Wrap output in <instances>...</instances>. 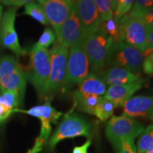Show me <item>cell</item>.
Wrapping results in <instances>:
<instances>
[{"mask_svg":"<svg viewBox=\"0 0 153 153\" xmlns=\"http://www.w3.org/2000/svg\"><path fill=\"white\" fill-rule=\"evenodd\" d=\"M70 48L62 90L70 89L83 81L89 74L90 66L85 48V40L73 44Z\"/></svg>","mask_w":153,"mask_h":153,"instance_id":"obj_1","label":"cell"},{"mask_svg":"<svg viewBox=\"0 0 153 153\" xmlns=\"http://www.w3.org/2000/svg\"><path fill=\"white\" fill-rule=\"evenodd\" d=\"M70 48L55 42L50 51L51 73L44 99L50 100L63 89Z\"/></svg>","mask_w":153,"mask_h":153,"instance_id":"obj_2","label":"cell"},{"mask_svg":"<svg viewBox=\"0 0 153 153\" xmlns=\"http://www.w3.org/2000/svg\"><path fill=\"white\" fill-rule=\"evenodd\" d=\"M90 123L75 113L70 111L65 115L56 130L48 141V148L53 149L57 143L67 138L91 135Z\"/></svg>","mask_w":153,"mask_h":153,"instance_id":"obj_3","label":"cell"},{"mask_svg":"<svg viewBox=\"0 0 153 153\" xmlns=\"http://www.w3.org/2000/svg\"><path fill=\"white\" fill-rule=\"evenodd\" d=\"M16 111L24 113L33 116L41 120V133L36 140L33 148L27 153H38L43 149L44 145L48 141L52 131V123H56L57 120L62 116V112L57 111L51 104V101L47 100L42 105H38L28 110L16 109Z\"/></svg>","mask_w":153,"mask_h":153,"instance_id":"obj_4","label":"cell"},{"mask_svg":"<svg viewBox=\"0 0 153 153\" xmlns=\"http://www.w3.org/2000/svg\"><path fill=\"white\" fill-rule=\"evenodd\" d=\"M29 80L40 99H44L51 73V55L48 49L33 45L30 51Z\"/></svg>","mask_w":153,"mask_h":153,"instance_id":"obj_5","label":"cell"},{"mask_svg":"<svg viewBox=\"0 0 153 153\" xmlns=\"http://www.w3.org/2000/svg\"><path fill=\"white\" fill-rule=\"evenodd\" d=\"M0 84L1 93L15 91L23 100L26 87V77L14 57L5 55L0 59Z\"/></svg>","mask_w":153,"mask_h":153,"instance_id":"obj_6","label":"cell"},{"mask_svg":"<svg viewBox=\"0 0 153 153\" xmlns=\"http://www.w3.org/2000/svg\"><path fill=\"white\" fill-rule=\"evenodd\" d=\"M145 128L140 122L125 114L113 116L106 127V135L114 147L125 139L135 140L140 136Z\"/></svg>","mask_w":153,"mask_h":153,"instance_id":"obj_7","label":"cell"},{"mask_svg":"<svg viewBox=\"0 0 153 153\" xmlns=\"http://www.w3.org/2000/svg\"><path fill=\"white\" fill-rule=\"evenodd\" d=\"M145 58V55L140 51L120 41L113 44L107 62L113 66L127 69L133 73L140 75Z\"/></svg>","mask_w":153,"mask_h":153,"instance_id":"obj_8","label":"cell"},{"mask_svg":"<svg viewBox=\"0 0 153 153\" xmlns=\"http://www.w3.org/2000/svg\"><path fill=\"white\" fill-rule=\"evenodd\" d=\"M120 41L145 53L147 49L148 30L140 16L128 13L118 22Z\"/></svg>","mask_w":153,"mask_h":153,"instance_id":"obj_9","label":"cell"},{"mask_svg":"<svg viewBox=\"0 0 153 153\" xmlns=\"http://www.w3.org/2000/svg\"><path fill=\"white\" fill-rule=\"evenodd\" d=\"M114 41L102 28L91 33L85 40V48L89 64L94 70L103 68L108 60Z\"/></svg>","mask_w":153,"mask_h":153,"instance_id":"obj_10","label":"cell"},{"mask_svg":"<svg viewBox=\"0 0 153 153\" xmlns=\"http://www.w3.org/2000/svg\"><path fill=\"white\" fill-rule=\"evenodd\" d=\"M16 11V7H9L2 14L0 26V43L16 55H22L25 51L21 47L15 29Z\"/></svg>","mask_w":153,"mask_h":153,"instance_id":"obj_11","label":"cell"},{"mask_svg":"<svg viewBox=\"0 0 153 153\" xmlns=\"http://www.w3.org/2000/svg\"><path fill=\"white\" fill-rule=\"evenodd\" d=\"M38 2L43 7L55 33L68 18L75 3L74 0H38Z\"/></svg>","mask_w":153,"mask_h":153,"instance_id":"obj_12","label":"cell"},{"mask_svg":"<svg viewBox=\"0 0 153 153\" xmlns=\"http://www.w3.org/2000/svg\"><path fill=\"white\" fill-rule=\"evenodd\" d=\"M74 6L86 39L88 36L100 28L103 21L94 0H76Z\"/></svg>","mask_w":153,"mask_h":153,"instance_id":"obj_13","label":"cell"},{"mask_svg":"<svg viewBox=\"0 0 153 153\" xmlns=\"http://www.w3.org/2000/svg\"><path fill=\"white\" fill-rule=\"evenodd\" d=\"M55 36L57 38V43L68 48L71 47L77 42L85 40L81 23L74 5L68 18L60 26Z\"/></svg>","mask_w":153,"mask_h":153,"instance_id":"obj_14","label":"cell"},{"mask_svg":"<svg viewBox=\"0 0 153 153\" xmlns=\"http://www.w3.org/2000/svg\"><path fill=\"white\" fill-rule=\"evenodd\" d=\"M123 107V114L129 117H144L153 120V97H132Z\"/></svg>","mask_w":153,"mask_h":153,"instance_id":"obj_15","label":"cell"},{"mask_svg":"<svg viewBox=\"0 0 153 153\" xmlns=\"http://www.w3.org/2000/svg\"><path fill=\"white\" fill-rule=\"evenodd\" d=\"M143 84L144 80L140 79L132 83L109 86L107 88L104 98L112 101L116 107L123 106L134 94L143 87Z\"/></svg>","mask_w":153,"mask_h":153,"instance_id":"obj_16","label":"cell"},{"mask_svg":"<svg viewBox=\"0 0 153 153\" xmlns=\"http://www.w3.org/2000/svg\"><path fill=\"white\" fill-rule=\"evenodd\" d=\"M140 75L133 73L127 69L121 67L113 66L103 72L101 79L106 85L112 86L132 83L140 79Z\"/></svg>","mask_w":153,"mask_h":153,"instance_id":"obj_17","label":"cell"},{"mask_svg":"<svg viewBox=\"0 0 153 153\" xmlns=\"http://www.w3.org/2000/svg\"><path fill=\"white\" fill-rule=\"evenodd\" d=\"M22 101L15 91H6L0 94V123L8 119Z\"/></svg>","mask_w":153,"mask_h":153,"instance_id":"obj_18","label":"cell"},{"mask_svg":"<svg viewBox=\"0 0 153 153\" xmlns=\"http://www.w3.org/2000/svg\"><path fill=\"white\" fill-rule=\"evenodd\" d=\"M79 92L87 95H94L101 97L107 90L106 84L101 78L94 74H89L87 77L79 84L77 89Z\"/></svg>","mask_w":153,"mask_h":153,"instance_id":"obj_19","label":"cell"},{"mask_svg":"<svg viewBox=\"0 0 153 153\" xmlns=\"http://www.w3.org/2000/svg\"><path fill=\"white\" fill-rule=\"evenodd\" d=\"M102 97L94 95H87L76 90L73 92L74 106L82 111L89 114H94L96 106Z\"/></svg>","mask_w":153,"mask_h":153,"instance_id":"obj_20","label":"cell"},{"mask_svg":"<svg viewBox=\"0 0 153 153\" xmlns=\"http://www.w3.org/2000/svg\"><path fill=\"white\" fill-rule=\"evenodd\" d=\"M115 108L116 106L112 101L102 97L96 106L94 115H95L101 121H106L111 117Z\"/></svg>","mask_w":153,"mask_h":153,"instance_id":"obj_21","label":"cell"},{"mask_svg":"<svg viewBox=\"0 0 153 153\" xmlns=\"http://www.w3.org/2000/svg\"><path fill=\"white\" fill-rule=\"evenodd\" d=\"M24 14L32 17L37 22L41 23V24H49L48 20L43 7H41L40 4L36 3L35 1H32V2L25 5Z\"/></svg>","mask_w":153,"mask_h":153,"instance_id":"obj_22","label":"cell"},{"mask_svg":"<svg viewBox=\"0 0 153 153\" xmlns=\"http://www.w3.org/2000/svg\"><path fill=\"white\" fill-rule=\"evenodd\" d=\"M103 22L114 17L116 4L114 0H94Z\"/></svg>","mask_w":153,"mask_h":153,"instance_id":"obj_23","label":"cell"},{"mask_svg":"<svg viewBox=\"0 0 153 153\" xmlns=\"http://www.w3.org/2000/svg\"><path fill=\"white\" fill-rule=\"evenodd\" d=\"M153 145V124L148 126L140 135L137 143V153H146Z\"/></svg>","mask_w":153,"mask_h":153,"instance_id":"obj_24","label":"cell"},{"mask_svg":"<svg viewBox=\"0 0 153 153\" xmlns=\"http://www.w3.org/2000/svg\"><path fill=\"white\" fill-rule=\"evenodd\" d=\"M101 28L104 30L107 35L113 38L114 43L120 41V33L118 22L115 20L114 17L109 20L103 22Z\"/></svg>","mask_w":153,"mask_h":153,"instance_id":"obj_25","label":"cell"},{"mask_svg":"<svg viewBox=\"0 0 153 153\" xmlns=\"http://www.w3.org/2000/svg\"><path fill=\"white\" fill-rule=\"evenodd\" d=\"M135 0H118L116 3L114 19L116 22H119L124 15L129 12L133 7Z\"/></svg>","mask_w":153,"mask_h":153,"instance_id":"obj_26","label":"cell"},{"mask_svg":"<svg viewBox=\"0 0 153 153\" xmlns=\"http://www.w3.org/2000/svg\"><path fill=\"white\" fill-rule=\"evenodd\" d=\"M55 40H56V36L55 32L51 28H46L43 30V33L41 34V37L35 45L41 48L47 49L55 43Z\"/></svg>","mask_w":153,"mask_h":153,"instance_id":"obj_27","label":"cell"},{"mask_svg":"<svg viewBox=\"0 0 153 153\" xmlns=\"http://www.w3.org/2000/svg\"><path fill=\"white\" fill-rule=\"evenodd\" d=\"M153 7V0H135L128 14L141 16Z\"/></svg>","mask_w":153,"mask_h":153,"instance_id":"obj_28","label":"cell"},{"mask_svg":"<svg viewBox=\"0 0 153 153\" xmlns=\"http://www.w3.org/2000/svg\"><path fill=\"white\" fill-rule=\"evenodd\" d=\"M116 153H137L134 140L125 139L121 140L114 148Z\"/></svg>","mask_w":153,"mask_h":153,"instance_id":"obj_29","label":"cell"},{"mask_svg":"<svg viewBox=\"0 0 153 153\" xmlns=\"http://www.w3.org/2000/svg\"><path fill=\"white\" fill-rule=\"evenodd\" d=\"M145 23L148 32L153 30V7L140 16Z\"/></svg>","mask_w":153,"mask_h":153,"instance_id":"obj_30","label":"cell"},{"mask_svg":"<svg viewBox=\"0 0 153 153\" xmlns=\"http://www.w3.org/2000/svg\"><path fill=\"white\" fill-rule=\"evenodd\" d=\"M35 0H5L3 1L4 4L9 6V7H19L25 6L27 4L34 1Z\"/></svg>","mask_w":153,"mask_h":153,"instance_id":"obj_31","label":"cell"},{"mask_svg":"<svg viewBox=\"0 0 153 153\" xmlns=\"http://www.w3.org/2000/svg\"><path fill=\"white\" fill-rule=\"evenodd\" d=\"M142 70L144 73L147 74H153V65L148 56L145 57L144 61L143 62Z\"/></svg>","mask_w":153,"mask_h":153,"instance_id":"obj_32","label":"cell"},{"mask_svg":"<svg viewBox=\"0 0 153 153\" xmlns=\"http://www.w3.org/2000/svg\"><path fill=\"white\" fill-rule=\"evenodd\" d=\"M153 51V30L148 32V40H147V49L144 55L148 56L150 53Z\"/></svg>","mask_w":153,"mask_h":153,"instance_id":"obj_33","label":"cell"},{"mask_svg":"<svg viewBox=\"0 0 153 153\" xmlns=\"http://www.w3.org/2000/svg\"><path fill=\"white\" fill-rule=\"evenodd\" d=\"M91 144V141L90 140H88L81 146L74 147L72 150V153H88V149L90 147Z\"/></svg>","mask_w":153,"mask_h":153,"instance_id":"obj_34","label":"cell"},{"mask_svg":"<svg viewBox=\"0 0 153 153\" xmlns=\"http://www.w3.org/2000/svg\"><path fill=\"white\" fill-rule=\"evenodd\" d=\"M3 14V7L0 4V26H1V17H2Z\"/></svg>","mask_w":153,"mask_h":153,"instance_id":"obj_35","label":"cell"},{"mask_svg":"<svg viewBox=\"0 0 153 153\" xmlns=\"http://www.w3.org/2000/svg\"><path fill=\"white\" fill-rule=\"evenodd\" d=\"M148 58L150 60L151 62H152V65H153V51H152V53H150V54L148 55Z\"/></svg>","mask_w":153,"mask_h":153,"instance_id":"obj_36","label":"cell"},{"mask_svg":"<svg viewBox=\"0 0 153 153\" xmlns=\"http://www.w3.org/2000/svg\"><path fill=\"white\" fill-rule=\"evenodd\" d=\"M146 153H153V145L150 147V149H149V150L147 151Z\"/></svg>","mask_w":153,"mask_h":153,"instance_id":"obj_37","label":"cell"},{"mask_svg":"<svg viewBox=\"0 0 153 153\" xmlns=\"http://www.w3.org/2000/svg\"><path fill=\"white\" fill-rule=\"evenodd\" d=\"M1 94V84H0V94Z\"/></svg>","mask_w":153,"mask_h":153,"instance_id":"obj_38","label":"cell"},{"mask_svg":"<svg viewBox=\"0 0 153 153\" xmlns=\"http://www.w3.org/2000/svg\"><path fill=\"white\" fill-rule=\"evenodd\" d=\"M4 1H5V0H0V1H1V2H3Z\"/></svg>","mask_w":153,"mask_h":153,"instance_id":"obj_39","label":"cell"}]
</instances>
